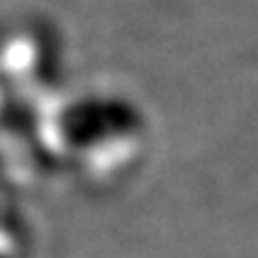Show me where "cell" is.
<instances>
[{
  "instance_id": "cell-1",
  "label": "cell",
  "mask_w": 258,
  "mask_h": 258,
  "mask_svg": "<svg viewBox=\"0 0 258 258\" xmlns=\"http://www.w3.org/2000/svg\"><path fill=\"white\" fill-rule=\"evenodd\" d=\"M57 127L67 146L91 151L137 137L144 129V112L129 98L93 93L70 103L60 112Z\"/></svg>"
}]
</instances>
